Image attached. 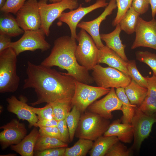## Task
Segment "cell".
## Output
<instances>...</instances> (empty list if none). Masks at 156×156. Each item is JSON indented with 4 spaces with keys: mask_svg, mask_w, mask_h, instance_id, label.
Segmentation results:
<instances>
[{
    "mask_svg": "<svg viewBox=\"0 0 156 156\" xmlns=\"http://www.w3.org/2000/svg\"><path fill=\"white\" fill-rule=\"evenodd\" d=\"M26 73L27 78L24 80L23 88H33L37 96L36 101L30 104L32 106L72 99L76 80L67 73L29 61L27 63Z\"/></svg>",
    "mask_w": 156,
    "mask_h": 156,
    "instance_id": "6da1fadb",
    "label": "cell"
},
{
    "mask_svg": "<svg viewBox=\"0 0 156 156\" xmlns=\"http://www.w3.org/2000/svg\"><path fill=\"white\" fill-rule=\"evenodd\" d=\"M151 9L152 16L154 18L156 14V0H149Z\"/></svg>",
    "mask_w": 156,
    "mask_h": 156,
    "instance_id": "bcb514c9",
    "label": "cell"
},
{
    "mask_svg": "<svg viewBox=\"0 0 156 156\" xmlns=\"http://www.w3.org/2000/svg\"><path fill=\"white\" fill-rule=\"evenodd\" d=\"M0 128L3 129L0 133V143L3 149L18 144L27 133L25 124L16 119H12Z\"/></svg>",
    "mask_w": 156,
    "mask_h": 156,
    "instance_id": "5bb4252c",
    "label": "cell"
},
{
    "mask_svg": "<svg viewBox=\"0 0 156 156\" xmlns=\"http://www.w3.org/2000/svg\"><path fill=\"white\" fill-rule=\"evenodd\" d=\"M6 0H0V8L2 7L5 3Z\"/></svg>",
    "mask_w": 156,
    "mask_h": 156,
    "instance_id": "7dc6e473",
    "label": "cell"
},
{
    "mask_svg": "<svg viewBox=\"0 0 156 156\" xmlns=\"http://www.w3.org/2000/svg\"><path fill=\"white\" fill-rule=\"evenodd\" d=\"M138 60L147 65L156 75V54L148 51H139L136 53Z\"/></svg>",
    "mask_w": 156,
    "mask_h": 156,
    "instance_id": "1f68e13d",
    "label": "cell"
},
{
    "mask_svg": "<svg viewBox=\"0 0 156 156\" xmlns=\"http://www.w3.org/2000/svg\"><path fill=\"white\" fill-rule=\"evenodd\" d=\"M131 155V151L118 141L112 146L105 156H129Z\"/></svg>",
    "mask_w": 156,
    "mask_h": 156,
    "instance_id": "d590c367",
    "label": "cell"
},
{
    "mask_svg": "<svg viewBox=\"0 0 156 156\" xmlns=\"http://www.w3.org/2000/svg\"><path fill=\"white\" fill-rule=\"evenodd\" d=\"M78 42L75 55L78 63L88 71L92 70L98 64L100 49L94 40L84 30L81 29L77 34Z\"/></svg>",
    "mask_w": 156,
    "mask_h": 156,
    "instance_id": "5b68a950",
    "label": "cell"
},
{
    "mask_svg": "<svg viewBox=\"0 0 156 156\" xmlns=\"http://www.w3.org/2000/svg\"><path fill=\"white\" fill-rule=\"evenodd\" d=\"M122 105V102L117 96L114 88H112L104 97L95 101L88 108L89 112L109 120L113 118L112 112L121 110Z\"/></svg>",
    "mask_w": 156,
    "mask_h": 156,
    "instance_id": "4fadbf2b",
    "label": "cell"
},
{
    "mask_svg": "<svg viewBox=\"0 0 156 156\" xmlns=\"http://www.w3.org/2000/svg\"><path fill=\"white\" fill-rule=\"evenodd\" d=\"M91 0H84L85 2L86 3H88L91 1Z\"/></svg>",
    "mask_w": 156,
    "mask_h": 156,
    "instance_id": "681fc988",
    "label": "cell"
},
{
    "mask_svg": "<svg viewBox=\"0 0 156 156\" xmlns=\"http://www.w3.org/2000/svg\"><path fill=\"white\" fill-rule=\"evenodd\" d=\"M1 13L0 34L11 37L24 33V31L20 27L16 18L9 13Z\"/></svg>",
    "mask_w": 156,
    "mask_h": 156,
    "instance_id": "44dd1931",
    "label": "cell"
},
{
    "mask_svg": "<svg viewBox=\"0 0 156 156\" xmlns=\"http://www.w3.org/2000/svg\"><path fill=\"white\" fill-rule=\"evenodd\" d=\"M40 134V133H39ZM68 144L54 137L39 135L34 148V151L60 147H67Z\"/></svg>",
    "mask_w": 156,
    "mask_h": 156,
    "instance_id": "4316f807",
    "label": "cell"
},
{
    "mask_svg": "<svg viewBox=\"0 0 156 156\" xmlns=\"http://www.w3.org/2000/svg\"><path fill=\"white\" fill-rule=\"evenodd\" d=\"M17 55L11 47L0 52V92H14L20 79L16 73Z\"/></svg>",
    "mask_w": 156,
    "mask_h": 156,
    "instance_id": "3957f363",
    "label": "cell"
},
{
    "mask_svg": "<svg viewBox=\"0 0 156 156\" xmlns=\"http://www.w3.org/2000/svg\"><path fill=\"white\" fill-rule=\"evenodd\" d=\"M149 0H133L131 6L140 15L145 13L148 10Z\"/></svg>",
    "mask_w": 156,
    "mask_h": 156,
    "instance_id": "60d3db41",
    "label": "cell"
},
{
    "mask_svg": "<svg viewBox=\"0 0 156 156\" xmlns=\"http://www.w3.org/2000/svg\"><path fill=\"white\" fill-rule=\"evenodd\" d=\"M49 2L52 3H55L61 1L62 0H48Z\"/></svg>",
    "mask_w": 156,
    "mask_h": 156,
    "instance_id": "c3c4849f",
    "label": "cell"
},
{
    "mask_svg": "<svg viewBox=\"0 0 156 156\" xmlns=\"http://www.w3.org/2000/svg\"><path fill=\"white\" fill-rule=\"evenodd\" d=\"M31 108L32 110L37 115L38 119H51L54 118L51 103H47L42 107L36 108L31 106Z\"/></svg>",
    "mask_w": 156,
    "mask_h": 156,
    "instance_id": "8d00e7d4",
    "label": "cell"
},
{
    "mask_svg": "<svg viewBox=\"0 0 156 156\" xmlns=\"http://www.w3.org/2000/svg\"><path fill=\"white\" fill-rule=\"evenodd\" d=\"M66 147L51 148L42 151H35L34 155L36 156H64Z\"/></svg>",
    "mask_w": 156,
    "mask_h": 156,
    "instance_id": "f35d334b",
    "label": "cell"
},
{
    "mask_svg": "<svg viewBox=\"0 0 156 156\" xmlns=\"http://www.w3.org/2000/svg\"><path fill=\"white\" fill-rule=\"evenodd\" d=\"M121 120H114L110 124L103 136H115L119 140L130 143L133 139V131L131 124L121 123Z\"/></svg>",
    "mask_w": 156,
    "mask_h": 156,
    "instance_id": "ac0fdd59",
    "label": "cell"
},
{
    "mask_svg": "<svg viewBox=\"0 0 156 156\" xmlns=\"http://www.w3.org/2000/svg\"><path fill=\"white\" fill-rule=\"evenodd\" d=\"M26 0H6L4 5L0 8L1 12L16 14Z\"/></svg>",
    "mask_w": 156,
    "mask_h": 156,
    "instance_id": "e575fe53",
    "label": "cell"
},
{
    "mask_svg": "<svg viewBox=\"0 0 156 156\" xmlns=\"http://www.w3.org/2000/svg\"><path fill=\"white\" fill-rule=\"evenodd\" d=\"M125 91L131 104L139 107L147 96V89L131 79L130 83L125 88Z\"/></svg>",
    "mask_w": 156,
    "mask_h": 156,
    "instance_id": "7402d4cb",
    "label": "cell"
},
{
    "mask_svg": "<svg viewBox=\"0 0 156 156\" xmlns=\"http://www.w3.org/2000/svg\"><path fill=\"white\" fill-rule=\"evenodd\" d=\"M45 34L41 28L37 30L24 31L18 40L12 42L9 45L18 56L26 51H34L37 49L43 52L49 50L50 44L45 39Z\"/></svg>",
    "mask_w": 156,
    "mask_h": 156,
    "instance_id": "ba28073f",
    "label": "cell"
},
{
    "mask_svg": "<svg viewBox=\"0 0 156 156\" xmlns=\"http://www.w3.org/2000/svg\"><path fill=\"white\" fill-rule=\"evenodd\" d=\"M16 18L24 31L40 28L41 19L37 0H27L17 12Z\"/></svg>",
    "mask_w": 156,
    "mask_h": 156,
    "instance_id": "30bf717a",
    "label": "cell"
},
{
    "mask_svg": "<svg viewBox=\"0 0 156 156\" xmlns=\"http://www.w3.org/2000/svg\"><path fill=\"white\" fill-rule=\"evenodd\" d=\"M156 122V113L146 114L135 108L131 121L133 134L132 147L139 150L142 142L149 136L153 124Z\"/></svg>",
    "mask_w": 156,
    "mask_h": 156,
    "instance_id": "9c48e42d",
    "label": "cell"
},
{
    "mask_svg": "<svg viewBox=\"0 0 156 156\" xmlns=\"http://www.w3.org/2000/svg\"><path fill=\"white\" fill-rule=\"evenodd\" d=\"M121 30L119 24L114 30L107 34H100L101 39L105 43L106 46L117 53L125 61H129L125 52L126 46L123 44L120 38Z\"/></svg>",
    "mask_w": 156,
    "mask_h": 156,
    "instance_id": "d6986e66",
    "label": "cell"
},
{
    "mask_svg": "<svg viewBox=\"0 0 156 156\" xmlns=\"http://www.w3.org/2000/svg\"><path fill=\"white\" fill-rule=\"evenodd\" d=\"M75 88L74 96L72 99V107L75 106L81 113L83 112V108L92 86L75 81Z\"/></svg>",
    "mask_w": 156,
    "mask_h": 156,
    "instance_id": "cb8c5ba5",
    "label": "cell"
},
{
    "mask_svg": "<svg viewBox=\"0 0 156 156\" xmlns=\"http://www.w3.org/2000/svg\"><path fill=\"white\" fill-rule=\"evenodd\" d=\"M109 125L108 119L88 112L81 116L75 135L79 138L95 141L103 135Z\"/></svg>",
    "mask_w": 156,
    "mask_h": 156,
    "instance_id": "277c9868",
    "label": "cell"
},
{
    "mask_svg": "<svg viewBox=\"0 0 156 156\" xmlns=\"http://www.w3.org/2000/svg\"><path fill=\"white\" fill-rule=\"evenodd\" d=\"M58 120L54 118L51 119H39L36 124L37 127H57Z\"/></svg>",
    "mask_w": 156,
    "mask_h": 156,
    "instance_id": "ee69618b",
    "label": "cell"
},
{
    "mask_svg": "<svg viewBox=\"0 0 156 156\" xmlns=\"http://www.w3.org/2000/svg\"><path fill=\"white\" fill-rule=\"evenodd\" d=\"M143 112L147 115L156 113V100L147 95L141 104L138 107Z\"/></svg>",
    "mask_w": 156,
    "mask_h": 156,
    "instance_id": "74e56055",
    "label": "cell"
},
{
    "mask_svg": "<svg viewBox=\"0 0 156 156\" xmlns=\"http://www.w3.org/2000/svg\"><path fill=\"white\" fill-rule=\"evenodd\" d=\"M48 0H40L38 4L41 19V28L45 35L49 34L50 28L53 22L65 10H72L79 6L77 0H62L59 2L47 3Z\"/></svg>",
    "mask_w": 156,
    "mask_h": 156,
    "instance_id": "8992f818",
    "label": "cell"
},
{
    "mask_svg": "<svg viewBox=\"0 0 156 156\" xmlns=\"http://www.w3.org/2000/svg\"><path fill=\"white\" fill-rule=\"evenodd\" d=\"M127 63V69L131 79L140 86L147 88V83L145 77L141 75L138 69L135 61L129 60Z\"/></svg>",
    "mask_w": 156,
    "mask_h": 156,
    "instance_id": "4dcf8cb0",
    "label": "cell"
},
{
    "mask_svg": "<svg viewBox=\"0 0 156 156\" xmlns=\"http://www.w3.org/2000/svg\"><path fill=\"white\" fill-rule=\"evenodd\" d=\"M41 135L55 138L60 140L61 135L57 127H41L39 130Z\"/></svg>",
    "mask_w": 156,
    "mask_h": 156,
    "instance_id": "7bdbcfd3",
    "label": "cell"
},
{
    "mask_svg": "<svg viewBox=\"0 0 156 156\" xmlns=\"http://www.w3.org/2000/svg\"><path fill=\"white\" fill-rule=\"evenodd\" d=\"M76 39L64 36L56 39L49 55L41 65L51 67L58 66L66 70L67 73L76 80L87 84L94 83L88 70L78 62L75 53L77 45Z\"/></svg>",
    "mask_w": 156,
    "mask_h": 156,
    "instance_id": "7a4b0ae2",
    "label": "cell"
},
{
    "mask_svg": "<svg viewBox=\"0 0 156 156\" xmlns=\"http://www.w3.org/2000/svg\"><path fill=\"white\" fill-rule=\"evenodd\" d=\"M140 15L131 6L119 23L121 30L128 34L135 32Z\"/></svg>",
    "mask_w": 156,
    "mask_h": 156,
    "instance_id": "484cf974",
    "label": "cell"
},
{
    "mask_svg": "<svg viewBox=\"0 0 156 156\" xmlns=\"http://www.w3.org/2000/svg\"><path fill=\"white\" fill-rule=\"evenodd\" d=\"M93 143L91 140L79 138L72 146L66 148L64 156H85L92 148Z\"/></svg>",
    "mask_w": 156,
    "mask_h": 156,
    "instance_id": "83f0119b",
    "label": "cell"
},
{
    "mask_svg": "<svg viewBox=\"0 0 156 156\" xmlns=\"http://www.w3.org/2000/svg\"><path fill=\"white\" fill-rule=\"evenodd\" d=\"M11 37L6 35L0 34V52L9 47L12 42Z\"/></svg>",
    "mask_w": 156,
    "mask_h": 156,
    "instance_id": "f6af8a7d",
    "label": "cell"
},
{
    "mask_svg": "<svg viewBox=\"0 0 156 156\" xmlns=\"http://www.w3.org/2000/svg\"><path fill=\"white\" fill-rule=\"evenodd\" d=\"M117 8L115 0H111L104 11L96 18L90 21H82L77 27L85 30L92 38L97 47L99 49L105 46L101 39L99 33V27L101 22L107 16L112 13Z\"/></svg>",
    "mask_w": 156,
    "mask_h": 156,
    "instance_id": "2e32d148",
    "label": "cell"
},
{
    "mask_svg": "<svg viewBox=\"0 0 156 156\" xmlns=\"http://www.w3.org/2000/svg\"><path fill=\"white\" fill-rule=\"evenodd\" d=\"M147 83V95L156 100V75L145 77Z\"/></svg>",
    "mask_w": 156,
    "mask_h": 156,
    "instance_id": "b9f144b4",
    "label": "cell"
},
{
    "mask_svg": "<svg viewBox=\"0 0 156 156\" xmlns=\"http://www.w3.org/2000/svg\"><path fill=\"white\" fill-rule=\"evenodd\" d=\"M119 141L115 136H101L95 141L89 154L90 156H105L107 151L114 144Z\"/></svg>",
    "mask_w": 156,
    "mask_h": 156,
    "instance_id": "603a6c76",
    "label": "cell"
},
{
    "mask_svg": "<svg viewBox=\"0 0 156 156\" xmlns=\"http://www.w3.org/2000/svg\"><path fill=\"white\" fill-rule=\"evenodd\" d=\"M110 89L105 88L93 86L91 89L84 105L83 111L84 112L88 107L96 100L101 96L107 94Z\"/></svg>",
    "mask_w": 156,
    "mask_h": 156,
    "instance_id": "836d02e7",
    "label": "cell"
},
{
    "mask_svg": "<svg viewBox=\"0 0 156 156\" xmlns=\"http://www.w3.org/2000/svg\"><path fill=\"white\" fill-rule=\"evenodd\" d=\"M108 4L106 0H97L95 3L88 7H83L80 4L76 9L68 12H63L58 19L68 25L70 31L71 37L76 39V28L80 20L88 13L98 8L106 7Z\"/></svg>",
    "mask_w": 156,
    "mask_h": 156,
    "instance_id": "7c38bea8",
    "label": "cell"
},
{
    "mask_svg": "<svg viewBox=\"0 0 156 156\" xmlns=\"http://www.w3.org/2000/svg\"><path fill=\"white\" fill-rule=\"evenodd\" d=\"M81 113L80 111L77 108L76 106H73L66 118L70 142L73 140L79 122Z\"/></svg>",
    "mask_w": 156,
    "mask_h": 156,
    "instance_id": "f546056e",
    "label": "cell"
},
{
    "mask_svg": "<svg viewBox=\"0 0 156 156\" xmlns=\"http://www.w3.org/2000/svg\"><path fill=\"white\" fill-rule=\"evenodd\" d=\"M51 103L54 118L58 121L66 118L72 108L71 99H62Z\"/></svg>",
    "mask_w": 156,
    "mask_h": 156,
    "instance_id": "f1b7e54d",
    "label": "cell"
},
{
    "mask_svg": "<svg viewBox=\"0 0 156 156\" xmlns=\"http://www.w3.org/2000/svg\"><path fill=\"white\" fill-rule=\"evenodd\" d=\"M99 49L100 54L98 64H105L130 76L127 68V62L124 60L117 53L106 45Z\"/></svg>",
    "mask_w": 156,
    "mask_h": 156,
    "instance_id": "e0dca14e",
    "label": "cell"
},
{
    "mask_svg": "<svg viewBox=\"0 0 156 156\" xmlns=\"http://www.w3.org/2000/svg\"><path fill=\"white\" fill-rule=\"evenodd\" d=\"M57 127L61 135L60 140L67 144L69 143L70 142V135L66 118L58 121Z\"/></svg>",
    "mask_w": 156,
    "mask_h": 156,
    "instance_id": "ab89813d",
    "label": "cell"
},
{
    "mask_svg": "<svg viewBox=\"0 0 156 156\" xmlns=\"http://www.w3.org/2000/svg\"><path fill=\"white\" fill-rule=\"evenodd\" d=\"M6 101L8 112L15 114L19 120L27 121L29 128L33 126L37 127L38 116L32 110L31 106L27 103L26 97L21 96L18 99L16 96L12 95L7 98Z\"/></svg>",
    "mask_w": 156,
    "mask_h": 156,
    "instance_id": "9a60e30c",
    "label": "cell"
},
{
    "mask_svg": "<svg viewBox=\"0 0 156 156\" xmlns=\"http://www.w3.org/2000/svg\"><path fill=\"white\" fill-rule=\"evenodd\" d=\"M116 95L122 102L121 111L123 116L121 119L123 123L131 124L136 106L132 105L130 102L125 91V88L120 87L116 88Z\"/></svg>",
    "mask_w": 156,
    "mask_h": 156,
    "instance_id": "d4e9b609",
    "label": "cell"
},
{
    "mask_svg": "<svg viewBox=\"0 0 156 156\" xmlns=\"http://www.w3.org/2000/svg\"><path fill=\"white\" fill-rule=\"evenodd\" d=\"M92 76L98 87L105 88H125L131 78L122 72L111 67H103L99 64L92 70Z\"/></svg>",
    "mask_w": 156,
    "mask_h": 156,
    "instance_id": "52a82bcc",
    "label": "cell"
},
{
    "mask_svg": "<svg viewBox=\"0 0 156 156\" xmlns=\"http://www.w3.org/2000/svg\"><path fill=\"white\" fill-rule=\"evenodd\" d=\"M39 130L34 127L18 144L10 146L11 149L22 156H33L34 148L39 135Z\"/></svg>",
    "mask_w": 156,
    "mask_h": 156,
    "instance_id": "ffe728a7",
    "label": "cell"
},
{
    "mask_svg": "<svg viewBox=\"0 0 156 156\" xmlns=\"http://www.w3.org/2000/svg\"><path fill=\"white\" fill-rule=\"evenodd\" d=\"M117 11L116 16L113 21L112 25L116 26L119 24L126 12L131 6L133 0H115Z\"/></svg>",
    "mask_w": 156,
    "mask_h": 156,
    "instance_id": "d6a6232c",
    "label": "cell"
},
{
    "mask_svg": "<svg viewBox=\"0 0 156 156\" xmlns=\"http://www.w3.org/2000/svg\"><path fill=\"white\" fill-rule=\"evenodd\" d=\"M135 37L131 49L147 47L156 50V20L146 21L138 17L135 30Z\"/></svg>",
    "mask_w": 156,
    "mask_h": 156,
    "instance_id": "8fae6325",
    "label": "cell"
}]
</instances>
